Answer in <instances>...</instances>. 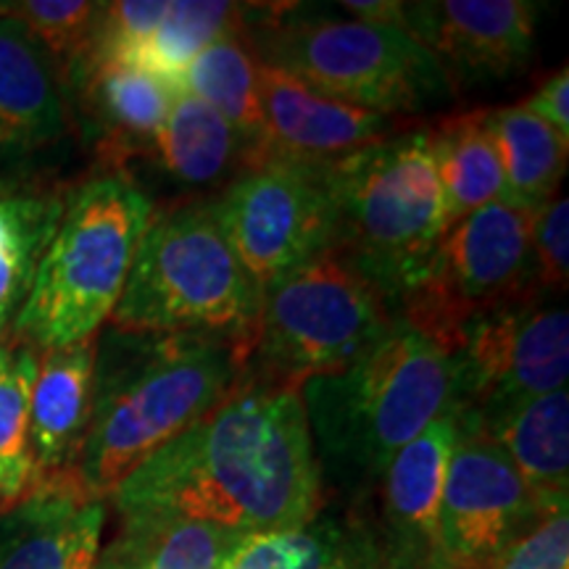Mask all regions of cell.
I'll use <instances>...</instances> for the list:
<instances>
[{
    "label": "cell",
    "instance_id": "obj_28",
    "mask_svg": "<svg viewBox=\"0 0 569 569\" xmlns=\"http://www.w3.org/2000/svg\"><path fill=\"white\" fill-rule=\"evenodd\" d=\"M40 351L3 340L0 343V511L17 507L38 488L30 443V393Z\"/></svg>",
    "mask_w": 569,
    "mask_h": 569
},
{
    "label": "cell",
    "instance_id": "obj_9",
    "mask_svg": "<svg viewBox=\"0 0 569 569\" xmlns=\"http://www.w3.org/2000/svg\"><path fill=\"white\" fill-rule=\"evenodd\" d=\"M446 351L457 375V415L486 422L567 388L569 315L553 296H525L467 319Z\"/></svg>",
    "mask_w": 569,
    "mask_h": 569
},
{
    "label": "cell",
    "instance_id": "obj_15",
    "mask_svg": "<svg viewBox=\"0 0 569 569\" xmlns=\"http://www.w3.org/2000/svg\"><path fill=\"white\" fill-rule=\"evenodd\" d=\"M457 436V411H448L403 446L377 482L382 519L377 546L388 569H438L440 496Z\"/></svg>",
    "mask_w": 569,
    "mask_h": 569
},
{
    "label": "cell",
    "instance_id": "obj_19",
    "mask_svg": "<svg viewBox=\"0 0 569 569\" xmlns=\"http://www.w3.org/2000/svg\"><path fill=\"white\" fill-rule=\"evenodd\" d=\"M177 84L122 61H96L74 96L80 98L101 151L113 169L130 156H148L167 122Z\"/></svg>",
    "mask_w": 569,
    "mask_h": 569
},
{
    "label": "cell",
    "instance_id": "obj_3",
    "mask_svg": "<svg viewBox=\"0 0 569 569\" xmlns=\"http://www.w3.org/2000/svg\"><path fill=\"white\" fill-rule=\"evenodd\" d=\"M301 401L322 480L377 486L427 425L457 411L451 353L407 319L351 365L303 382Z\"/></svg>",
    "mask_w": 569,
    "mask_h": 569
},
{
    "label": "cell",
    "instance_id": "obj_30",
    "mask_svg": "<svg viewBox=\"0 0 569 569\" xmlns=\"http://www.w3.org/2000/svg\"><path fill=\"white\" fill-rule=\"evenodd\" d=\"M103 6L90 0H9L0 3V17L21 21L40 40L69 98V92L74 96L80 88L96 56Z\"/></svg>",
    "mask_w": 569,
    "mask_h": 569
},
{
    "label": "cell",
    "instance_id": "obj_27",
    "mask_svg": "<svg viewBox=\"0 0 569 569\" xmlns=\"http://www.w3.org/2000/svg\"><path fill=\"white\" fill-rule=\"evenodd\" d=\"M256 69H259V61L246 42V34H227L188 63L177 88L222 113L259 156L261 109Z\"/></svg>",
    "mask_w": 569,
    "mask_h": 569
},
{
    "label": "cell",
    "instance_id": "obj_18",
    "mask_svg": "<svg viewBox=\"0 0 569 569\" xmlns=\"http://www.w3.org/2000/svg\"><path fill=\"white\" fill-rule=\"evenodd\" d=\"M96 338L38 356L30 393V443L38 486L69 480L80 457L92 411Z\"/></svg>",
    "mask_w": 569,
    "mask_h": 569
},
{
    "label": "cell",
    "instance_id": "obj_25",
    "mask_svg": "<svg viewBox=\"0 0 569 569\" xmlns=\"http://www.w3.org/2000/svg\"><path fill=\"white\" fill-rule=\"evenodd\" d=\"M240 532L177 517L122 519L92 569H222Z\"/></svg>",
    "mask_w": 569,
    "mask_h": 569
},
{
    "label": "cell",
    "instance_id": "obj_24",
    "mask_svg": "<svg viewBox=\"0 0 569 569\" xmlns=\"http://www.w3.org/2000/svg\"><path fill=\"white\" fill-rule=\"evenodd\" d=\"M427 138L443 193L446 227L482 206L503 201V172L488 127V109L443 119L427 130Z\"/></svg>",
    "mask_w": 569,
    "mask_h": 569
},
{
    "label": "cell",
    "instance_id": "obj_33",
    "mask_svg": "<svg viewBox=\"0 0 569 569\" xmlns=\"http://www.w3.org/2000/svg\"><path fill=\"white\" fill-rule=\"evenodd\" d=\"M530 113L543 119L551 130H557L561 138L569 140V74L567 67L549 77L540 88L532 92L522 103Z\"/></svg>",
    "mask_w": 569,
    "mask_h": 569
},
{
    "label": "cell",
    "instance_id": "obj_6",
    "mask_svg": "<svg viewBox=\"0 0 569 569\" xmlns=\"http://www.w3.org/2000/svg\"><path fill=\"white\" fill-rule=\"evenodd\" d=\"M336 251L398 309L430 272L446 234L443 193L427 130H403L327 167Z\"/></svg>",
    "mask_w": 569,
    "mask_h": 569
},
{
    "label": "cell",
    "instance_id": "obj_17",
    "mask_svg": "<svg viewBox=\"0 0 569 569\" xmlns=\"http://www.w3.org/2000/svg\"><path fill=\"white\" fill-rule=\"evenodd\" d=\"M67 130V92L53 59L21 21L0 17V163L51 151Z\"/></svg>",
    "mask_w": 569,
    "mask_h": 569
},
{
    "label": "cell",
    "instance_id": "obj_21",
    "mask_svg": "<svg viewBox=\"0 0 569 569\" xmlns=\"http://www.w3.org/2000/svg\"><path fill=\"white\" fill-rule=\"evenodd\" d=\"M148 156L184 188H224L256 161L251 142L222 113L182 90Z\"/></svg>",
    "mask_w": 569,
    "mask_h": 569
},
{
    "label": "cell",
    "instance_id": "obj_4",
    "mask_svg": "<svg viewBox=\"0 0 569 569\" xmlns=\"http://www.w3.org/2000/svg\"><path fill=\"white\" fill-rule=\"evenodd\" d=\"M243 34L259 63L382 117L438 109L453 96L438 61L398 27L301 3H243Z\"/></svg>",
    "mask_w": 569,
    "mask_h": 569
},
{
    "label": "cell",
    "instance_id": "obj_29",
    "mask_svg": "<svg viewBox=\"0 0 569 569\" xmlns=\"http://www.w3.org/2000/svg\"><path fill=\"white\" fill-rule=\"evenodd\" d=\"M243 32V3L222 0H177L167 6L151 38L122 63H132L169 82H180V74L198 53L227 34ZM180 90V88H177Z\"/></svg>",
    "mask_w": 569,
    "mask_h": 569
},
{
    "label": "cell",
    "instance_id": "obj_20",
    "mask_svg": "<svg viewBox=\"0 0 569 569\" xmlns=\"http://www.w3.org/2000/svg\"><path fill=\"white\" fill-rule=\"evenodd\" d=\"M459 417V415H457ZM478 427L507 451L540 511L567 507L569 486V393L567 388L517 403Z\"/></svg>",
    "mask_w": 569,
    "mask_h": 569
},
{
    "label": "cell",
    "instance_id": "obj_31",
    "mask_svg": "<svg viewBox=\"0 0 569 569\" xmlns=\"http://www.w3.org/2000/svg\"><path fill=\"white\" fill-rule=\"evenodd\" d=\"M532 267L538 293H567L569 284V201L553 196L532 211L530 222Z\"/></svg>",
    "mask_w": 569,
    "mask_h": 569
},
{
    "label": "cell",
    "instance_id": "obj_34",
    "mask_svg": "<svg viewBox=\"0 0 569 569\" xmlns=\"http://www.w3.org/2000/svg\"><path fill=\"white\" fill-rule=\"evenodd\" d=\"M377 569H388V567H386V561H382V565H380V567H377Z\"/></svg>",
    "mask_w": 569,
    "mask_h": 569
},
{
    "label": "cell",
    "instance_id": "obj_12",
    "mask_svg": "<svg viewBox=\"0 0 569 569\" xmlns=\"http://www.w3.org/2000/svg\"><path fill=\"white\" fill-rule=\"evenodd\" d=\"M438 515V569H488L536 522V498L501 446L461 422Z\"/></svg>",
    "mask_w": 569,
    "mask_h": 569
},
{
    "label": "cell",
    "instance_id": "obj_22",
    "mask_svg": "<svg viewBox=\"0 0 569 569\" xmlns=\"http://www.w3.org/2000/svg\"><path fill=\"white\" fill-rule=\"evenodd\" d=\"M63 206L67 196L61 190L0 180V343L11 338Z\"/></svg>",
    "mask_w": 569,
    "mask_h": 569
},
{
    "label": "cell",
    "instance_id": "obj_2",
    "mask_svg": "<svg viewBox=\"0 0 569 569\" xmlns=\"http://www.w3.org/2000/svg\"><path fill=\"white\" fill-rule=\"evenodd\" d=\"M243 386V346L193 332L103 327L92 411L71 482L96 501Z\"/></svg>",
    "mask_w": 569,
    "mask_h": 569
},
{
    "label": "cell",
    "instance_id": "obj_14",
    "mask_svg": "<svg viewBox=\"0 0 569 569\" xmlns=\"http://www.w3.org/2000/svg\"><path fill=\"white\" fill-rule=\"evenodd\" d=\"M256 84L261 109L256 163L277 159L325 167L403 132V119L332 101L267 63L256 69Z\"/></svg>",
    "mask_w": 569,
    "mask_h": 569
},
{
    "label": "cell",
    "instance_id": "obj_7",
    "mask_svg": "<svg viewBox=\"0 0 569 569\" xmlns=\"http://www.w3.org/2000/svg\"><path fill=\"white\" fill-rule=\"evenodd\" d=\"M259 309L261 288L224 238L211 201H196L153 211L109 325L246 346Z\"/></svg>",
    "mask_w": 569,
    "mask_h": 569
},
{
    "label": "cell",
    "instance_id": "obj_8",
    "mask_svg": "<svg viewBox=\"0 0 569 569\" xmlns=\"http://www.w3.org/2000/svg\"><path fill=\"white\" fill-rule=\"evenodd\" d=\"M393 319L386 296L330 248L261 293L243 346V382L301 390L367 353Z\"/></svg>",
    "mask_w": 569,
    "mask_h": 569
},
{
    "label": "cell",
    "instance_id": "obj_1",
    "mask_svg": "<svg viewBox=\"0 0 569 569\" xmlns=\"http://www.w3.org/2000/svg\"><path fill=\"white\" fill-rule=\"evenodd\" d=\"M322 472L301 390L243 382L111 493L122 519L177 517L251 532L322 515Z\"/></svg>",
    "mask_w": 569,
    "mask_h": 569
},
{
    "label": "cell",
    "instance_id": "obj_13",
    "mask_svg": "<svg viewBox=\"0 0 569 569\" xmlns=\"http://www.w3.org/2000/svg\"><path fill=\"white\" fill-rule=\"evenodd\" d=\"M538 6L530 0H417L403 3V32L443 69L451 90L501 82L528 67Z\"/></svg>",
    "mask_w": 569,
    "mask_h": 569
},
{
    "label": "cell",
    "instance_id": "obj_23",
    "mask_svg": "<svg viewBox=\"0 0 569 569\" xmlns=\"http://www.w3.org/2000/svg\"><path fill=\"white\" fill-rule=\"evenodd\" d=\"M380 565L382 553L372 532L317 515L296 528L243 536L222 569H377Z\"/></svg>",
    "mask_w": 569,
    "mask_h": 569
},
{
    "label": "cell",
    "instance_id": "obj_26",
    "mask_svg": "<svg viewBox=\"0 0 569 569\" xmlns=\"http://www.w3.org/2000/svg\"><path fill=\"white\" fill-rule=\"evenodd\" d=\"M488 127L501 161L503 201L525 211L551 201L567 172L569 140L522 103L488 109Z\"/></svg>",
    "mask_w": 569,
    "mask_h": 569
},
{
    "label": "cell",
    "instance_id": "obj_5",
    "mask_svg": "<svg viewBox=\"0 0 569 569\" xmlns=\"http://www.w3.org/2000/svg\"><path fill=\"white\" fill-rule=\"evenodd\" d=\"M153 211L151 198L124 169H109L71 190L11 338L34 351L96 338L124 293Z\"/></svg>",
    "mask_w": 569,
    "mask_h": 569
},
{
    "label": "cell",
    "instance_id": "obj_32",
    "mask_svg": "<svg viewBox=\"0 0 569 569\" xmlns=\"http://www.w3.org/2000/svg\"><path fill=\"white\" fill-rule=\"evenodd\" d=\"M488 569H569L567 507L543 511Z\"/></svg>",
    "mask_w": 569,
    "mask_h": 569
},
{
    "label": "cell",
    "instance_id": "obj_10",
    "mask_svg": "<svg viewBox=\"0 0 569 569\" xmlns=\"http://www.w3.org/2000/svg\"><path fill=\"white\" fill-rule=\"evenodd\" d=\"M530 222L532 211L507 201L467 213L440 238L425 282L396 317L446 346L467 319L538 293Z\"/></svg>",
    "mask_w": 569,
    "mask_h": 569
},
{
    "label": "cell",
    "instance_id": "obj_11",
    "mask_svg": "<svg viewBox=\"0 0 569 569\" xmlns=\"http://www.w3.org/2000/svg\"><path fill=\"white\" fill-rule=\"evenodd\" d=\"M330 163L267 159L243 169L211 201L213 217L261 293L336 246Z\"/></svg>",
    "mask_w": 569,
    "mask_h": 569
},
{
    "label": "cell",
    "instance_id": "obj_16",
    "mask_svg": "<svg viewBox=\"0 0 569 569\" xmlns=\"http://www.w3.org/2000/svg\"><path fill=\"white\" fill-rule=\"evenodd\" d=\"M106 501L71 480L42 482L0 511V569H92L101 553Z\"/></svg>",
    "mask_w": 569,
    "mask_h": 569
}]
</instances>
